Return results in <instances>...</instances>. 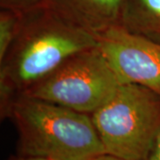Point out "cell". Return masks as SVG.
<instances>
[{
    "instance_id": "cell-7",
    "label": "cell",
    "mask_w": 160,
    "mask_h": 160,
    "mask_svg": "<svg viewBox=\"0 0 160 160\" xmlns=\"http://www.w3.org/2000/svg\"><path fill=\"white\" fill-rule=\"evenodd\" d=\"M120 25L160 44V0H124Z\"/></svg>"
},
{
    "instance_id": "cell-9",
    "label": "cell",
    "mask_w": 160,
    "mask_h": 160,
    "mask_svg": "<svg viewBox=\"0 0 160 160\" xmlns=\"http://www.w3.org/2000/svg\"><path fill=\"white\" fill-rule=\"evenodd\" d=\"M45 0H1L3 8L10 9L21 12L34 10L44 6Z\"/></svg>"
},
{
    "instance_id": "cell-5",
    "label": "cell",
    "mask_w": 160,
    "mask_h": 160,
    "mask_svg": "<svg viewBox=\"0 0 160 160\" xmlns=\"http://www.w3.org/2000/svg\"><path fill=\"white\" fill-rule=\"evenodd\" d=\"M97 46L122 83L148 87L160 94V44L120 24L95 35Z\"/></svg>"
},
{
    "instance_id": "cell-2",
    "label": "cell",
    "mask_w": 160,
    "mask_h": 160,
    "mask_svg": "<svg viewBox=\"0 0 160 160\" xmlns=\"http://www.w3.org/2000/svg\"><path fill=\"white\" fill-rule=\"evenodd\" d=\"M18 134L17 153L52 160H91L106 153L90 115L20 95L4 111Z\"/></svg>"
},
{
    "instance_id": "cell-4",
    "label": "cell",
    "mask_w": 160,
    "mask_h": 160,
    "mask_svg": "<svg viewBox=\"0 0 160 160\" xmlns=\"http://www.w3.org/2000/svg\"><path fill=\"white\" fill-rule=\"evenodd\" d=\"M121 84L96 46L68 58L22 95L91 115L112 97Z\"/></svg>"
},
{
    "instance_id": "cell-10",
    "label": "cell",
    "mask_w": 160,
    "mask_h": 160,
    "mask_svg": "<svg viewBox=\"0 0 160 160\" xmlns=\"http://www.w3.org/2000/svg\"><path fill=\"white\" fill-rule=\"evenodd\" d=\"M146 160H160V133L157 139L153 149Z\"/></svg>"
},
{
    "instance_id": "cell-3",
    "label": "cell",
    "mask_w": 160,
    "mask_h": 160,
    "mask_svg": "<svg viewBox=\"0 0 160 160\" xmlns=\"http://www.w3.org/2000/svg\"><path fill=\"white\" fill-rule=\"evenodd\" d=\"M105 152L126 160H146L160 133V94L122 83L90 115Z\"/></svg>"
},
{
    "instance_id": "cell-11",
    "label": "cell",
    "mask_w": 160,
    "mask_h": 160,
    "mask_svg": "<svg viewBox=\"0 0 160 160\" xmlns=\"http://www.w3.org/2000/svg\"><path fill=\"white\" fill-rule=\"evenodd\" d=\"M91 160H126L125 158H119V157H117V156H114V155L108 154V153H103V154H101L93 158Z\"/></svg>"
},
{
    "instance_id": "cell-1",
    "label": "cell",
    "mask_w": 160,
    "mask_h": 160,
    "mask_svg": "<svg viewBox=\"0 0 160 160\" xmlns=\"http://www.w3.org/2000/svg\"><path fill=\"white\" fill-rule=\"evenodd\" d=\"M96 46L94 35L46 6L24 12L17 38L0 62V112L68 58Z\"/></svg>"
},
{
    "instance_id": "cell-12",
    "label": "cell",
    "mask_w": 160,
    "mask_h": 160,
    "mask_svg": "<svg viewBox=\"0 0 160 160\" xmlns=\"http://www.w3.org/2000/svg\"><path fill=\"white\" fill-rule=\"evenodd\" d=\"M7 160H52L49 158H36V157H22L19 155H14L11 156Z\"/></svg>"
},
{
    "instance_id": "cell-8",
    "label": "cell",
    "mask_w": 160,
    "mask_h": 160,
    "mask_svg": "<svg viewBox=\"0 0 160 160\" xmlns=\"http://www.w3.org/2000/svg\"><path fill=\"white\" fill-rule=\"evenodd\" d=\"M24 12L5 9L0 13V62L17 38L22 24Z\"/></svg>"
},
{
    "instance_id": "cell-6",
    "label": "cell",
    "mask_w": 160,
    "mask_h": 160,
    "mask_svg": "<svg viewBox=\"0 0 160 160\" xmlns=\"http://www.w3.org/2000/svg\"><path fill=\"white\" fill-rule=\"evenodd\" d=\"M124 0H45L44 6L67 22L97 35L120 24Z\"/></svg>"
}]
</instances>
